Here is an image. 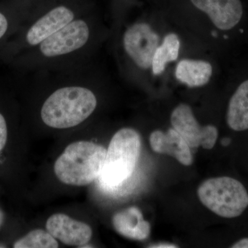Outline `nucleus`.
Instances as JSON below:
<instances>
[{
  "instance_id": "17",
  "label": "nucleus",
  "mask_w": 248,
  "mask_h": 248,
  "mask_svg": "<svg viewBox=\"0 0 248 248\" xmlns=\"http://www.w3.org/2000/svg\"><path fill=\"white\" fill-rule=\"evenodd\" d=\"M8 128L7 124L4 116L0 113V153L4 150L7 143Z\"/></svg>"
},
{
  "instance_id": "19",
  "label": "nucleus",
  "mask_w": 248,
  "mask_h": 248,
  "mask_svg": "<svg viewBox=\"0 0 248 248\" xmlns=\"http://www.w3.org/2000/svg\"><path fill=\"white\" fill-rule=\"evenodd\" d=\"M232 248H248V237L242 238L231 245Z\"/></svg>"
},
{
  "instance_id": "8",
  "label": "nucleus",
  "mask_w": 248,
  "mask_h": 248,
  "mask_svg": "<svg viewBox=\"0 0 248 248\" xmlns=\"http://www.w3.org/2000/svg\"><path fill=\"white\" fill-rule=\"evenodd\" d=\"M195 7L208 15L217 29L223 32L239 29L244 19V9L241 0H190Z\"/></svg>"
},
{
  "instance_id": "10",
  "label": "nucleus",
  "mask_w": 248,
  "mask_h": 248,
  "mask_svg": "<svg viewBox=\"0 0 248 248\" xmlns=\"http://www.w3.org/2000/svg\"><path fill=\"white\" fill-rule=\"evenodd\" d=\"M150 144L155 153L170 155L184 166L193 163L190 146L174 129H169L166 133L153 131L150 136Z\"/></svg>"
},
{
  "instance_id": "20",
  "label": "nucleus",
  "mask_w": 248,
  "mask_h": 248,
  "mask_svg": "<svg viewBox=\"0 0 248 248\" xmlns=\"http://www.w3.org/2000/svg\"><path fill=\"white\" fill-rule=\"evenodd\" d=\"M148 248H179V246H177V245H175V244H168V243H159V244L151 245V246H148Z\"/></svg>"
},
{
  "instance_id": "13",
  "label": "nucleus",
  "mask_w": 248,
  "mask_h": 248,
  "mask_svg": "<svg viewBox=\"0 0 248 248\" xmlns=\"http://www.w3.org/2000/svg\"><path fill=\"white\" fill-rule=\"evenodd\" d=\"M112 224L119 234L128 239L143 241L151 233L149 222L143 219V215L137 207H130L116 213Z\"/></svg>"
},
{
  "instance_id": "21",
  "label": "nucleus",
  "mask_w": 248,
  "mask_h": 248,
  "mask_svg": "<svg viewBox=\"0 0 248 248\" xmlns=\"http://www.w3.org/2000/svg\"><path fill=\"white\" fill-rule=\"evenodd\" d=\"M5 219V215L4 212L0 209V229H1V226L4 224Z\"/></svg>"
},
{
  "instance_id": "15",
  "label": "nucleus",
  "mask_w": 248,
  "mask_h": 248,
  "mask_svg": "<svg viewBox=\"0 0 248 248\" xmlns=\"http://www.w3.org/2000/svg\"><path fill=\"white\" fill-rule=\"evenodd\" d=\"M179 48L180 40L176 34L170 33L165 37L153 57L152 69L155 76L161 75L168 63L177 60Z\"/></svg>"
},
{
  "instance_id": "1",
  "label": "nucleus",
  "mask_w": 248,
  "mask_h": 248,
  "mask_svg": "<svg viewBox=\"0 0 248 248\" xmlns=\"http://www.w3.org/2000/svg\"><path fill=\"white\" fill-rule=\"evenodd\" d=\"M107 150L91 141L74 142L66 149L54 165V172L60 182L67 185L87 186L102 173Z\"/></svg>"
},
{
  "instance_id": "9",
  "label": "nucleus",
  "mask_w": 248,
  "mask_h": 248,
  "mask_svg": "<svg viewBox=\"0 0 248 248\" xmlns=\"http://www.w3.org/2000/svg\"><path fill=\"white\" fill-rule=\"evenodd\" d=\"M46 228L53 237L68 246L81 247L92 237V229L89 225L64 214H55L49 217Z\"/></svg>"
},
{
  "instance_id": "3",
  "label": "nucleus",
  "mask_w": 248,
  "mask_h": 248,
  "mask_svg": "<svg viewBox=\"0 0 248 248\" xmlns=\"http://www.w3.org/2000/svg\"><path fill=\"white\" fill-rule=\"evenodd\" d=\"M141 141L133 128H124L112 137L107 150L104 169L98 181L107 189L115 188L133 174L138 163Z\"/></svg>"
},
{
  "instance_id": "12",
  "label": "nucleus",
  "mask_w": 248,
  "mask_h": 248,
  "mask_svg": "<svg viewBox=\"0 0 248 248\" xmlns=\"http://www.w3.org/2000/svg\"><path fill=\"white\" fill-rule=\"evenodd\" d=\"M226 122L233 132L248 131V77L240 81L230 97Z\"/></svg>"
},
{
  "instance_id": "14",
  "label": "nucleus",
  "mask_w": 248,
  "mask_h": 248,
  "mask_svg": "<svg viewBox=\"0 0 248 248\" xmlns=\"http://www.w3.org/2000/svg\"><path fill=\"white\" fill-rule=\"evenodd\" d=\"M213 71V66L208 62L185 59L178 63L175 76L188 87H200L208 84Z\"/></svg>"
},
{
  "instance_id": "18",
  "label": "nucleus",
  "mask_w": 248,
  "mask_h": 248,
  "mask_svg": "<svg viewBox=\"0 0 248 248\" xmlns=\"http://www.w3.org/2000/svg\"><path fill=\"white\" fill-rule=\"evenodd\" d=\"M8 29V21L6 17L0 13V39L6 33Z\"/></svg>"
},
{
  "instance_id": "16",
  "label": "nucleus",
  "mask_w": 248,
  "mask_h": 248,
  "mask_svg": "<svg viewBox=\"0 0 248 248\" xmlns=\"http://www.w3.org/2000/svg\"><path fill=\"white\" fill-rule=\"evenodd\" d=\"M59 244L48 231L36 229L15 242V248H57Z\"/></svg>"
},
{
  "instance_id": "5",
  "label": "nucleus",
  "mask_w": 248,
  "mask_h": 248,
  "mask_svg": "<svg viewBox=\"0 0 248 248\" xmlns=\"http://www.w3.org/2000/svg\"><path fill=\"white\" fill-rule=\"evenodd\" d=\"M173 129L176 130L190 148L203 147L213 149L218 136V129L213 125L202 126L196 120L190 106L182 104L172 111L170 117Z\"/></svg>"
},
{
  "instance_id": "2",
  "label": "nucleus",
  "mask_w": 248,
  "mask_h": 248,
  "mask_svg": "<svg viewBox=\"0 0 248 248\" xmlns=\"http://www.w3.org/2000/svg\"><path fill=\"white\" fill-rule=\"evenodd\" d=\"M97 104V98L91 90L79 86L62 88L46 100L41 117L51 128H73L89 118Z\"/></svg>"
},
{
  "instance_id": "4",
  "label": "nucleus",
  "mask_w": 248,
  "mask_h": 248,
  "mask_svg": "<svg viewBox=\"0 0 248 248\" xmlns=\"http://www.w3.org/2000/svg\"><path fill=\"white\" fill-rule=\"evenodd\" d=\"M197 194L207 208L222 218H238L248 209V189L234 177L207 179L201 184Z\"/></svg>"
},
{
  "instance_id": "7",
  "label": "nucleus",
  "mask_w": 248,
  "mask_h": 248,
  "mask_svg": "<svg viewBox=\"0 0 248 248\" xmlns=\"http://www.w3.org/2000/svg\"><path fill=\"white\" fill-rule=\"evenodd\" d=\"M89 38V28L81 19L73 20L40 44L46 57L66 55L81 48Z\"/></svg>"
},
{
  "instance_id": "6",
  "label": "nucleus",
  "mask_w": 248,
  "mask_h": 248,
  "mask_svg": "<svg viewBox=\"0 0 248 248\" xmlns=\"http://www.w3.org/2000/svg\"><path fill=\"white\" fill-rule=\"evenodd\" d=\"M159 42V35L145 23L134 24L124 35L125 51L135 64L142 69H148L152 67Z\"/></svg>"
},
{
  "instance_id": "11",
  "label": "nucleus",
  "mask_w": 248,
  "mask_h": 248,
  "mask_svg": "<svg viewBox=\"0 0 248 248\" xmlns=\"http://www.w3.org/2000/svg\"><path fill=\"white\" fill-rule=\"evenodd\" d=\"M74 19L73 11L66 6H58L37 21L28 31L27 40L31 46L42 43Z\"/></svg>"
}]
</instances>
